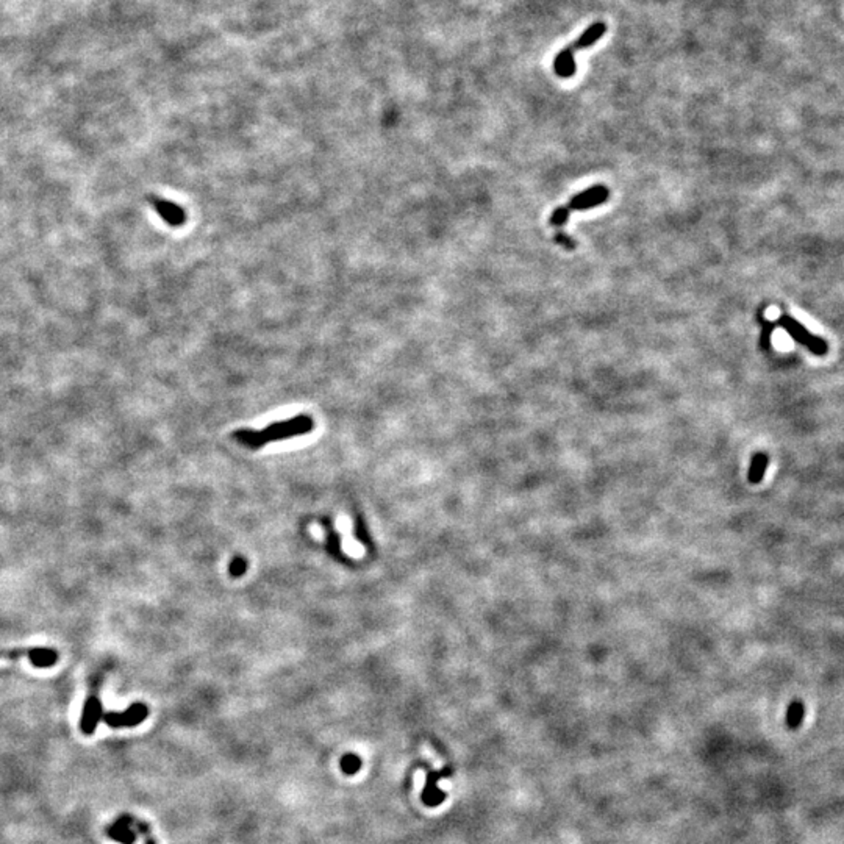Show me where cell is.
<instances>
[{"mask_svg":"<svg viewBox=\"0 0 844 844\" xmlns=\"http://www.w3.org/2000/svg\"><path fill=\"white\" fill-rule=\"evenodd\" d=\"M314 427V421L308 414H297L294 418L274 422L263 430H237L233 438L241 444L251 449H260L271 441H282V439L307 435Z\"/></svg>","mask_w":844,"mask_h":844,"instance_id":"1","label":"cell"},{"mask_svg":"<svg viewBox=\"0 0 844 844\" xmlns=\"http://www.w3.org/2000/svg\"><path fill=\"white\" fill-rule=\"evenodd\" d=\"M607 32V24L604 21H598L591 26L583 30V33L575 41L571 42L560 52L555 55L554 60V71L560 78H571L577 72V61L575 53L579 51L593 47L602 36Z\"/></svg>","mask_w":844,"mask_h":844,"instance_id":"2","label":"cell"},{"mask_svg":"<svg viewBox=\"0 0 844 844\" xmlns=\"http://www.w3.org/2000/svg\"><path fill=\"white\" fill-rule=\"evenodd\" d=\"M24 657H27L35 668H52L57 665L60 655L53 648H17L0 650V659L17 660Z\"/></svg>","mask_w":844,"mask_h":844,"instance_id":"3","label":"cell"},{"mask_svg":"<svg viewBox=\"0 0 844 844\" xmlns=\"http://www.w3.org/2000/svg\"><path fill=\"white\" fill-rule=\"evenodd\" d=\"M608 196H610V191H608L605 186L596 185V186H591V188L579 192L577 196H574L566 203V207L569 211L591 210L594 207H598V205L605 203Z\"/></svg>","mask_w":844,"mask_h":844,"instance_id":"4","label":"cell"},{"mask_svg":"<svg viewBox=\"0 0 844 844\" xmlns=\"http://www.w3.org/2000/svg\"><path fill=\"white\" fill-rule=\"evenodd\" d=\"M147 715L149 709L144 704H133L127 711L105 713L102 719L110 727H133L144 721Z\"/></svg>","mask_w":844,"mask_h":844,"instance_id":"5","label":"cell"},{"mask_svg":"<svg viewBox=\"0 0 844 844\" xmlns=\"http://www.w3.org/2000/svg\"><path fill=\"white\" fill-rule=\"evenodd\" d=\"M149 201L152 202L153 210L157 211V213L160 214V218L163 219L167 226L182 227L186 222V214L180 205L174 203L171 201H166V199L157 197V196L149 197Z\"/></svg>","mask_w":844,"mask_h":844,"instance_id":"6","label":"cell"},{"mask_svg":"<svg viewBox=\"0 0 844 844\" xmlns=\"http://www.w3.org/2000/svg\"><path fill=\"white\" fill-rule=\"evenodd\" d=\"M103 716L102 713V702L101 699L96 693H91V696H88L83 707V713H82V721H80V727H82L83 734L91 735L92 732H94L96 725L99 724Z\"/></svg>","mask_w":844,"mask_h":844,"instance_id":"7","label":"cell"},{"mask_svg":"<svg viewBox=\"0 0 844 844\" xmlns=\"http://www.w3.org/2000/svg\"><path fill=\"white\" fill-rule=\"evenodd\" d=\"M769 462H771V458H769L768 452H755L750 458L749 463V469H748V480L752 483V485H759V483L763 482L766 475V471L769 468Z\"/></svg>","mask_w":844,"mask_h":844,"instance_id":"8","label":"cell"},{"mask_svg":"<svg viewBox=\"0 0 844 844\" xmlns=\"http://www.w3.org/2000/svg\"><path fill=\"white\" fill-rule=\"evenodd\" d=\"M448 773L449 771L430 773L429 774V779H427V785L424 788V796H422V799H424V802L427 805H430V807L438 805V804H441L443 800L446 799V793L438 790L437 782L439 780V777H443V775H446Z\"/></svg>","mask_w":844,"mask_h":844,"instance_id":"9","label":"cell"},{"mask_svg":"<svg viewBox=\"0 0 844 844\" xmlns=\"http://www.w3.org/2000/svg\"><path fill=\"white\" fill-rule=\"evenodd\" d=\"M132 818L124 816L121 818L119 821H117L115 825H111L108 829V835L113 838V840L124 843V844H132L135 841V832L132 830Z\"/></svg>","mask_w":844,"mask_h":844,"instance_id":"10","label":"cell"},{"mask_svg":"<svg viewBox=\"0 0 844 844\" xmlns=\"http://www.w3.org/2000/svg\"><path fill=\"white\" fill-rule=\"evenodd\" d=\"M804 715H805L804 704L800 702V700H794V702H791L786 710V724L793 729L799 727V725L802 724Z\"/></svg>","mask_w":844,"mask_h":844,"instance_id":"11","label":"cell"},{"mask_svg":"<svg viewBox=\"0 0 844 844\" xmlns=\"http://www.w3.org/2000/svg\"><path fill=\"white\" fill-rule=\"evenodd\" d=\"M569 214H571V211L568 210L566 205H562V207L555 208V210H554V213L550 214L549 224H550L552 227H555L557 230H562V228H563L564 226H566V222H568V219H569Z\"/></svg>","mask_w":844,"mask_h":844,"instance_id":"12","label":"cell"},{"mask_svg":"<svg viewBox=\"0 0 844 844\" xmlns=\"http://www.w3.org/2000/svg\"><path fill=\"white\" fill-rule=\"evenodd\" d=\"M326 525H327V533H328V538H327V549L330 550L332 554L338 555V554H339V549H341V546H339V544H341L339 535H338L337 532H335V530L332 529V524L328 523V521H327V523H326Z\"/></svg>","mask_w":844,"mask_h":844,"instance_id":"13","label":"cell"},{"mask_svg":"<svg viewBox=\"0 0 844 844\" xmlns=\"http://www.w3.org/2000/svg\"><path fill=\"white\" fill-rule=\"evenodd\" d=\"M773 341H774V344L777 346L780 351H788V349H791V347H793V339H791L790 335H788L785 330L774 332Z\"/></svg>","mask_w":844,"mask_h":844,"instance_id":"14","label":"cell"},{"mask_svg":"<svg viewBox=\"0 0 844 844\" xmlns=\"http://www.w3.org/2000/svg\"><path fill=\"white\" fill-rule=\"evenodd\" d=\"M341 766H343L344 773L353 774L358 771L360 766H362V760H360L357 755H346L343 761H341Z\"/></svg>","mask_w":844,"mask_h":844,"instance_id":"15","label":"cell"},{"mask_svg":"<svg viewBox=\"0 0 844 844\" xmlns=\"http://www.w3.org/2000/svg\"><path fill=\"white\" fill-rule=\"evenodd\" d=\"M794 314H796V319L800 322V324L809 328L810 332H813V333L821 332V327H819L818 322L813 321L810 316H807L804 312H794Z\"/></svg>","mask_w":844,"mask_h":844,"instance_id":"16","label":"cell"},{"mask_svg":"<svg viewBox=\"0 0 844 844\" xmlns=\"http://www.w3.org/2000/svg\"><path fill=\"white\" fill-rule=\"evenodd\" d=\"M247 569V562L244 560L243 557H237L233 558V562L230 563V566H228V571H230V574L233 577H241Z\"/></svg>","mask_w":844,"mask_h":844,"instance_id":"17","label":"cell"},{"mask_svg":"<svg viewBox=\"0 0 844 844\" xmlns=\"http://www.w3.org/2000/svg\"><path fill=\"white\" fill-rule=\"evenodd\" d=\"M555 241H557V243L560 244L562 247H564V249H568V251H573V249H575V246H577V244L574 243V239H573V238H569L568 235L564 233L563 230H557V233H555Z\"/></svg>","mask_w":844,"mask_h":844,"instance_id":"18","label":"cell"},{"mask_svg":"<svg viewBox=\"0 0 844 844\" xmlns=\"http://www.w3.org/2000/svg\"><path fill=\"white\" fill-rule=\"evenodd\" d=\"M766 316H768V319H771V321L777 319L779 318V310L777 308H769L768 312H766Z\"/></svg>","mask_w":844,"mask_h":844,"instance_id":"19","label":"cell"}]
</instances>
